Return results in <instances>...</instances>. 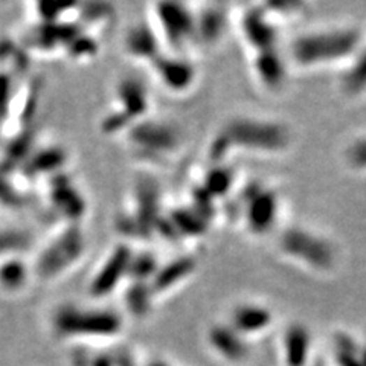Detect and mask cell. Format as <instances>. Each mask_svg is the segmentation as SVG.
I'll use <instances>...</instances> for the list:
<instances>
[{
  "label": "cell",
  "instance_id": "1",
  "mask_svg": "<svg viewBox=\"0 0 366 366\" xmlns=\"http://www.w3.org/2000/svg\"><path fill=\"white\" fill-rule=\"evenodd\" d=\"M86 249L87 240L80 224H63L38 251L31 265L32 277L46 282L63 278L80 264Z\"/></svg>",
  "mask_w": 366,
  "mask_h": 366
},
{
  "label": "cell",
  "instance_id": "2",
  "mask_svg": "<svg viewBox=\"0 0 366 366\" xmlns=\"http://www.w3.org/2000/svg\"><path fill=\"white\" fill-rule=\"evenodd\" d=\"M52 327L60 337H113L122 331L124 321L112 310L63 304L54 313Z\"/></svg>",
  "mask_w": 366,
  "mask_h": 366
},
{
  "label": "cell",
  "instance_id": "3",
  "mask_svg": "<svg viewBox=\"0 0 366 366\" xmlns=\"http://www.w3.org/2000/svg\"><path fill=\"white\" fill-rule=\"evenodd\" d=\"M149 110L148 89L135 77H124L113 90L112 110L101 119V131L107 135H122L139 121L147 118Z\"/></svg>",
  "mask_w": 366,
  "mask_h": 366
},
{
  "label": "cell",
  "instance_id": "4",
  "mask_svg": "<svg viewBox=\"0 0 366 366\" xmlns=\"http://www.w3.org/2000/svg\"><path fill=\"white\" fill-rule=\"evenodd\" d=\"M359 46V34L353 29L319 31L302 36L292 46L293 58L301 66H313L344 58Z\"/></svg>",
  "mask_w": 366,
  "mask_h": 366
},
{
  "label": "cell",
  "instance_id": "5",
  "mask_svg": "<svg viewBox=\"0 0 366 366\" xmlns=\"http://www.w3.org/2000/svg\"><path fill=\"white\" fill-rule=\"evenodd\" d=\"M148 22L159 38L161 45L166 43L173 51H180L189 40L196 38L194 13L179 3H156L149 11Z\"/></svg>",
  "mask_w": 366,
  "mask_h": 366
},
{
  "label": "cell",
  "instance_id": "6",
  "mask_svg": "<svg viewBox=\"0 0 366 366\" xmlns=\"http://www.w3.org/2000/svg\"><path fill=\"white\" fill-rule=\"evenodd\" d=\"M126 138L133 154L145 161H159L165 154L176 152L180 144V136L174 127L147 118L133 124L126 133Z\"/></svg>",
  "mask_w": 366,
  "mask_h": 366
},
{
  "label": "cell",
  "instance_id": "7",
  "mask_svg": "<svg viewBox=\"0 0 366 366\" xmlns=\"http://www.w3.org/2000/svg\"><path fill=\"white\" fill-rule=\"evenodd\" d=\"M131 255L133 247L127 243H118L104 255L94 273H92L89 281L87 288L92 298H107L112 295L124 281H127Z\"/></svg>",
  "mask_w": 366,
  "mask_h": 366
},
{
  "label": "cell",
  "instance_id": "8",
  "mask_svg": "<svg viewBox=\"0 0 366 366\" xmlns=\"http://www.w3.org/2000/svg\"><path fill=\"white\" fill-rule=\"evenodd\" d=\"M223 139H228L230 144H241L246 148L277 152L287 145L288 133L278 124L238 119L232 122L224 131Z\"/></svg>",
  "mask_w": 366,
  "mask_h": 366
},
{
  "label": "cell",
  "instance_id": "9",
  "mask_svg": "<svg viewBox=\"0 0 366 366\" xmlns=\"http://www.w3.org/2000/svg\"><path fill=\"white\" fill-rule=\"evenodd\" d=\"M46 197L49 207L66 219L68 224H80V219L85 217L87 211L86 197L73 185L64 171L49 177Z\"/></svg>",
  "mask_w": 366,
  "mask_h": 366
},
{
  "label": "cell",
  "instance_id": "10",
  "mask_svg": "<svg viewBox=\"0 0 366 366\" xmlns=\"http://www.w3.org/2000/svg\"><path fill=\"white\" fill-rule=\"evenodd\" d=\"M156 81L171 94H185L196 82L194 64L183 57L161 54L149 64Z\"/></svg>",
  "mask_w": 366,
  "mask_h": 366
},
{
  "label": "cell",
  "instance_id": "11",
  "mask_svg": "<svg viewBox=\"0 0 366 366\" xmlns=\"http://www.w3.org/2000/svg\"><path fill=\"white\" fill-rule=\"evenodd\" d=\"M282 247L290 255H293L314 268L328 269L335 260V252L327 241L314 237L309 232L292 229L282 237Z\"/></svg>",
  "mask_w": 366,
  "mask_h": 366
},
{
  "label": "cell",
  "instance_id": "12",
  "mask_svg": "<svg viewBox=\"0 0 366 366\" xmlns=\"http://www.w3.org/2000/svg\"><path fill=\"white\" fill-rule=\"evenodd\" d=\"M122 47L130 60L148 66L162 54L161 41L148 20L131 24L124 36Z\"/></svg>",
  "mask_w": 366,
  "mask_h": 366
},
{
  "label": "cell",
  "instance_id": "13",
  "mask_svg": "<svg viewBox=\"0 0 366 366\" xmlns=\"http://www.w3.org/2000/svg\"><path fill=\"white\" fill-rule=\"evenodd\" d=\"M66 163H68V153L60 147H47L32 152L24 162L23 174L28 177L49 176L63 173Z\"/></svg>",
  "mask_w": 366,
  "mask_h": 366
},
{
  "label": "cell",
  "instance_id": "14",
  "mask_svg": "<svg viewBox=\"0 0 366 366\" xmlns=\"http://www.w3.org/2000/svg\"><path fill=\"white\" fill-rule=\"evenodd\" d=\"M196 263L191 258H177L165 265H159L153 279L148 282L149 290H152L153 296H159L166 293L168 290L179 286L182 281L191 277V273L194 272Z\"/></svg>",
  "mask_w": 366,
  "mask_h": 366
},
{
  "label": "cell",
  "instance_id": "15",
  "mask_svg": "<svg viewBox=\"0 0 366 366\" xmlns=\"http://www.w3.org/2000/svg\"><path fill=\"white\" fill-rule=\"evenodd\" d=\"M32 277L31 265L20 255H10L0 260V288L15 293L28 284Z\"/></svg>",
  "mask_w": 366,
  "mask_h": 366
},
{
  "label": "cell",
  "instance_id": "16",
  "mask_svg": "<svg viewBox=\"0 0 366 366\" xmlns=\"http://www.w3.org/2000/svg\"><path fill=\"white\" fill-rule=\"evenodd\" d=\"M129 282L130 284L126 288V293H124V301H126L129 312L140 318V316H145L152 309L154 296L152 290H149L148 282Z\"/></svg>",
  "mask_w": 366,
  "mask_h": 366
},
{
  "label": "cell",
  "instance_id": "17",
  "mask_svg": "<svg viewBox=\"0 0 366 366\" xmlns=\"http://www.w3.org/2000/svg\"><path fill=\"white\" fill-rule=\"evenodd\" d=\"M211 342L228 359L238 360L246 354V346L241 344L234 331L224 327H215L211 331Z\"/></svg>",
  "mask_w": 366,
  "mask_h": 366
},
{
  "label": "cell",
  "instance_id": "18",
  "mask_svg": "<svg viewBox=\"0 0 366 366\" xmlns=\"http://www.w3.org/2000/svg\"><path fill=\"white\" fill-rule=\"evenodd\" d=\"M159 263H157L156 256L148 252H138L135 254L133 251L130 265H129V273H127V281L133 282H149L153 279L157 269H159Z\"/></svg>",
  "mask_w": 366,
  "mask_h": 366
},
{
  "label": "cell",
  "instance_id": "19",
  "mask_svg": "<svg viewBox=\"0 0 366 366\" xmlns=\"http://www.w3.org/2000/svg\"><path fill=\"white\" fill-rule=\"evenodd\" d=\"M274 215V200L272 194H258L249 211V221L255 230H263L270 226Z\"/></svg>",
  "mask_w": 366,
  "mask_h": 366
},
{
  "label": "cell",
  "instance_id": "20",
  "mask_svg": "<svg viewBox=\"0 0 366 366\" xmlns=\"http://www.w3.org/2000/svg\"><path fill=\"white\" fill-rule=\"evenodd\" d=\"M287 362L290 366H304L309 353V335L301 327H295L287 335Z\"/></svg>",
  "mask_w": 366,
  "mask_h": 366
},
{
  "label": "cell",
  "instance_id": "21",
  "mask_svg": "<svg viewBox=\"0 0 366 366\" xmlns=\"http://www.w3.org/2000/svg\"><path fill=\"white\" fill-rule=\"evenodd\" d=\"M196 37L202 38L207 43L217 40L221 34L223 15L217 10H206L196 15Z\"/></svg>",
  "mask_w": 366,
  "mask_h": 366
},
{
  "label": "cell",
  "instance_id": "22",
  "mask_svg": "<svg viewBox=\"0 0 366 366\" xmlns=\"http://www.w3.org/2000/svg\"><path fill=\"white\" fill-rule=\"evenodd\" d=\"M234 322L241 331H258L270 322V314L258 307H243L237 310Z\"/></svg>",
  "mask_w": 366,
  "mask_h": 366
},
{
  "label": "cell",
  "instance_id": "23",
  "mask_svg": "<svg viewBox=\"0 0 366 366\" xmlns=\"http://www.w3.org/2000/svg\"><path fill=\"white\" fill-rule=\"evenodd\" d=\"M64 52L69 58H72L73 61H86L96 57V54L99 52V46L89 34L80 32V34L68 45Z\"/></svg>",
  "mask_w": 366,
  "mask_h": 366
},
{
  "label": "cell",
  "instance_id": "24",
  "mask_svg": "<svg viewBox=\"0 0 366 366\" xmlns=\"http://www.w3.org/2000/svg\"><path fill=\"white\" fill-rule=\"evenodd\" d=\"M28 244V237L19 230L0 229V260L10 255H19Z\"/></svg>",
  "mask_w": 366,
  "mask_h": 366
},
{
  "label": "cell",
  "instance_id": "25",
  "mask_svg": "<svg viewBox=\"0 0 366 366\" xmlns=\"http://www.w3.org/2000/svg\"><path fill=\"white\" fill-rule=\"evenodd\" d=\"M366 87V49L346 75V89L349 92H360Z\"/></svg>",
  "mask_w": 366,
  "mask_h": 366
},
{
  "label": "cell",
  "instance_id": "26",
  "mask_svg": "<svg viewBox=\"0 0 366 366\" xmlns=\"http://www.w3.org/2000/svg\"><path fill=\"white\" fill-rule=\"evenodd\" d=\"M349 162L357 168H366V138L357 140L348 152Z\"/></svg>",
  "mask_w": 366,
  "mask_h": 366
},
{
  "label": "cell",
  "instance_id": "27",
  "mask_svg": "<svg viewBox=\"0 0 366 366\" xmlns=\"http://www.w3.org/2000/svg\"><path fill=\"white\" fill-rule=\"evenodd\" d=\"M87 366H116V360L113 356L109 354H99L90 359Z\"/></svg>",
  "mask_w": 366,
  "mask_h": 366
},
{
  "label": "cell",
  "instance_id": "28",
  "mask_svg": "<svg viewBox=\"0 0 366 366\" xmlns=\"http://www.w3.org/2000/svg\"><path fill=\"white\" fill-rule=\"evenodd\" d=\"M339 363L340 366H366L362 363V360H357L354 356H349V354H340L339 353Z\"/></svg>",
  "mask_w": 366,
  "mask_h": 366
},
{
  "label": "cell",
  "instance_id": "29",
  "mask_svg": "<svg viewBox=\"0 0 366 366\" xmlns=\"http://www.w3.org/2000/svg\"><path fill=\"white\" fill-rule=\"evenodd\" d=\"M214 182H219V179H214V177L211 176L210 180H206V185H211V183H214ZM220 182H221V183L226 182V177H224V173H220Z\"/></svg>",
  "mask_w": 366,
  "mask_h": 366
},
{
  "label": "cell",
  "instance_id": "30",
  "mask_svg": "<svg viewBox=\"0 0 366 366\" xmlns=\"http://www.w3.org/2000/svg\"><path fill=\"white\" fill-rule=\"evenodd\" d=\"M149 366H166V365L162 363V362H154V363H152Z\"/></svg>",
  "mask_w": 366,
  "mask_h": 366
},
{
  "label": "cell",
  "instance_id": "31",
  "mask_svg": "<svg viewBox=\"0 0 366 366\" xmlns=\"http://www.w3.org/2000/svg\"><path fill=\"white\" fill-rule=\"evenodd\" d=\"M362 363L366 365V349H365V353H363V359H362Z\"/></svg>",
  "mask_w": 366,
  "mask_h": 366
}]
</instances>
